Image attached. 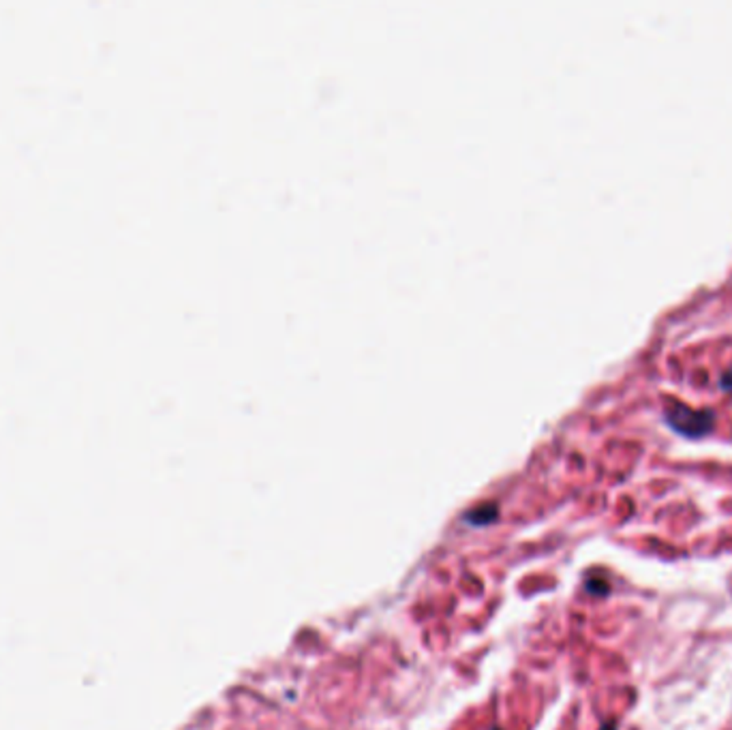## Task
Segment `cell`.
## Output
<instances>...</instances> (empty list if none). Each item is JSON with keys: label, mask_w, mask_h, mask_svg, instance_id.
<instances>
[{"label": "cell", "mask_w": 732, "mask_h": 730, "mask_svg": "<svg viewBox=\"0 0 732 730\" xmlns=\"http://www.w3.org/2000/svg\"><path fill=\"white\" fill-rule=\"evenodd\" d=\"M664 418H666V425L675 433L687 439L706 437L713 431V425H716V414L713 412H706V409L705 412H696V409H690L687 405L681 403H670Z\"/></svg>", "instance_id": "1"}, {"label": "cell", "mask_w": 732, "mask_h": 730, "mask_svg": "<svg viewBox=\"0 0 732 730\" xmlns=\"http://www.w3.org/2000/svg\"><path fill=\"white\" fill-rule=\"evenodd\" d=\"M719 388L722 390H732V366L724 373L722 379H719Z\"/></svg>", "instance_id": "2"}]
</instances>
